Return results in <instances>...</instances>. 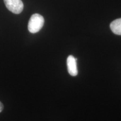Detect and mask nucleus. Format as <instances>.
Instances as JSON below:
<instances>
[{
	"mask_svg": "<svg viewBox=\"0 0 121 121\" xmlns=\"http://www.w3.org/2000/svg\"><path fill=\"white\" fill-rule=\"evenodd\" d=\"M44 24V19L42 15L34 13L29 21L28 28L31 33H37L40 31Z\"/></svg>",
	"mask_w": 121,
	"mask_h": 121,
	"instance_id": "1",
	"label": "nucleus"
},
{
	"mask_svg": "<svg viewBox=\"0 0 121 121\" xmlns=\"http://www.w3.org/2000/svg\"><path fill=\"white\" fill-rule=\"evenodd\" d=\"M6 7L10 11L19 14L22 11L24 4L22 0H4Z\"/></svg>",
	"mask_w": 121,
	"mask_h": 121,
	"instance_id": "2",
	"label": "nucleus"
},
{
	"mask_svg": "<svg viewBox=\"0 0 121 121\" xmlns=\"http://www.w3.org/2000/svg\"><path fill=\"white\" fill-rule=\"evenodd\" d=\"M67 65L68 72L69 75L72 76H76L78 75V71L77 68L76 59L73 56H69L67 57Z\"/></svg>",
	"mask_w": 121,
	"mask_h": 121,
	"instance_id": "3",
	"label": "nucleus"
},
{
	"mask_svg": "<svg viewBox=\"0 0 121 121\" xmlns=\"http://www.w3.org/2000/svg\"><path fill=\"white\" fill-rule=\"evenodd\" d=\"M110 28L115 34L121 35V18L115 20L111 22Z\"/></svg>",
	"mask_w": 121,
	"mask_h": 121,
	"instance_id": "4",
	"label": "nucleus"
},
{
	"mask_svg": "<svg viewBox=\"0 0 121 121\" xmlns=\"http://www.w3.org/2000/svg\"><path fill=\"white\" fill-rule=\"evenodd\" d=\"M4 105H3V104L0 102V113L2 111L3 109H4Z\"/></svg>",
	"mask_w": 121,
	"mask_h": 121,
	"instance_id": "5",
	"label": "nucleus"
}]
</instances>
